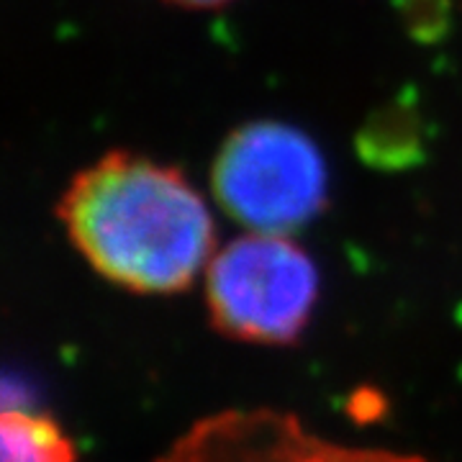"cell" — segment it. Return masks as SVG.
I'll return each mask as SVG.
<instances>
[{"mask_svg": "<svg viewBox=\"0 0 462 462\" xmlns=\"http://www.w3.org/2000/svg\"><path fill=\"white\" fill-rule=\"evenodd\" d=\"M319 270L285 234L252 231L218 249L206 267L216 329L254 345H288L314 314Z\"/></svg>", "mask_w": 462, "mask_h": 462, "instance_id": "cell-3", "label": "cell"}, {"mask_svg": "<svg viewBox=\"0 0 462 462\" xmlns=\"http://www.w3.org/2000/svg\"><path fill=\"white\" fill-rule=\"evenodd\" d=\"M0 462H75V449L47 416L5 409L0 411Z\"/></svg>", "mask_w": 462, "mask_h": 462, "instance_id": "cell-5", "label": "cell"}, {"mask_svg": "<svg viewBox=\"0 0 462 462\" xmlns=\"http://www.w3.org/2000/svg\"><path fill=\"white\" fill-rule=\"evenodd\" d=\"M167 3L178 8H188V11H214L221 5H229L231 0H167Z\"/></svg>", "mask_w": 462, "mask_h": 462, "instance_id": "cell-6", "label": "cell"}, {"mask_svg": "<svg viewBox=\"0 0 462 462\" xmlns=\"http://www.w3.org/2000/svg\"><path fill=\"white\" fill-rule=\"evenodd\" d=\"M154 462H427L413 455L334 442L291 413L231 409L200 419Z\"/></svg>", "mask_w": 462, "mask_h": 462, "instance_id": "cell-4", "label": "cell"}, {"mask_svg": "<svg viewBox=\"0 0 462 462\" xmlns=\"http://www.w3.org/2000/svg\"><path fill=\"white\" fill-rule=\"evenodd\" d=\"M57 216L93 270L136 293H180L216 247L211 211L180 170L114 149L80 170Z\"/></svg>", "mask_w": 462, "mask_h": 462, "instance_id": "cell-1", "label": "cell"}, {"mask_svg": "<svg viewBox=\"0 0 462 462\" xmlns=\"http://www.w3.org/2000/svg\"><path fill=\"white\" fill-rule=\"evenodd\" d=\"M211 185L218 206L242 226L291 234L324 211L329 172L309 134L281 121H252L221 144Z\"/></svg>", "mask_w": 462, "mask_h": 462, "instance_id": "cell-2", "label": "cell"}]
</instances>
